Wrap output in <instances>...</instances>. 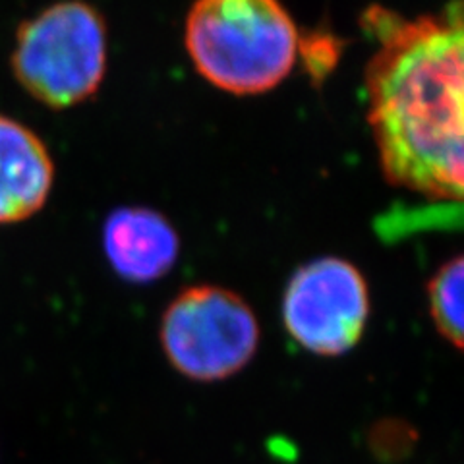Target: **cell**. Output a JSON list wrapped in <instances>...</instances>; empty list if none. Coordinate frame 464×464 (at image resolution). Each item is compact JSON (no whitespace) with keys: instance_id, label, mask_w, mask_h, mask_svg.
Wrapping results in <instances>:
<instances>
[{"instance_id":"cell-8","label":"cell","mask_w":464,"mask_h":464,"mask_svg":"<svg viewBox=\"0 0 464 464\" xmlns=\"http://www.w3.org/2000/svg\"><path fill=\"white\" fill-rule=\"evenodd\" d=\"M462 285L464 259L455 256L431 275L426 286L428 310L435 331L457 351H462L464 317H462Z\"/></svg>"},{"instance_id":"cell-3","label":"cell","mask_w":464,"mask_h":464,"mask_svg":"<svg viewBox=\"0 0 464 464\" xmlns=\"http://www.w3.org/2000/svg\"><path fill=\"white\" fill-rule=\"evenodd\" d=\"M109 64L107 22L85 0H61L20 24L10 54L22 90L54 111L90 101Z\"/></svg>"},{"instance_id":"cell-6","label":"cell","mask_w":464,"mask_h":464,"mask_svg":"<svg viewBox=\"0 0 464 464\" xmlns=\"http://www.w3.org/2000/svg\"><path fill=\"white\" fill-rule=\"evenodd\" d=\"M103 250L109 266L121 279L145 285L163 279L177 266L180 237L163 213L128 206L107 217Z\"/></svg>"},{"instance_id":"cell-4","label":"cell","mask_w":464,"mask_h":464,"mask_svg":"<svg viewBox=\"0 0 464 464\" xmlns=\"http://www.w3.org/2000/svg\"><path fill=\"white\" fill-rule=\"evenodd\" d=\"M170 366L199 383L223 382L254 360L261 331L252 306L219 285H194L174 296L159 329Z\"/></svg>"},{"instance_id":"cell-1","label":"cell","mask_w":464,"mask_h":464,"mask_svg":"<svg viewBox=\"0 0 464 464\" xmlns=\"http://www.w3.org/2000/svg\"><path fill=\"white\" fill-rule=\"evenodd\" d=\"M366 20L380 45L366 68V93L385 180L459 203L464 186L460 3L411 20L373 6Z\"/></svg>"},{"instance_id":"cell-5","label":"cell","mask_w":464,"mask_h":464,"mask_svg":"<svg viewBox=\"0 0 464 464\" xmlns=\"http://www.w3.org/2000/svg\"><path fill=\"white\" fill-rule=\"evenodd\" d=\"M372 312L368 281L353 261L325 256L300 266L283 295V324L296 344L335 358L362 341Z\"/></svg>"},{"instance_id":"cell-2","label":"cell","mask_w":464,"mask_h":464,"mask_svg":"<svg viewBox=\"0 0 464 464\" xmlns=\"http://www.w3.org/2000/svg\"><path fill=\"white\" fill-rule=\"evenodd\" d=\"M184 47L198 74L230 95H264L295 70L298 25L283 0H196Z\"/></svg>"},{"instance_id":"cell-9","label":"cell","mask_w":464,"mask_h":464,"mask_svg":"<svg viewBox=\"0 0 464 464\" xmlns=\"http://www.w3.org/2000/svg\"><path fill=\"white\" fill-rule=\"evenodd\" d=\"M418 440L416 430L402 420H383L370 433V447L383 460H401L409 455Z\"/></svg>"},{"instance_id":"cell-7","label":"cell","mask_w":464,"mask_h":464,"mask_svg":"<svg viewBox=\"0 0 464 464\" xmlns=\"http://www.w3.org/2000/svg\"><path fill=\"white\" fill-rule=\"evenodd\" d=\"M54 161L32 128L0 114V225L32 219L51 198Z\"/></svg>"}]
</instances>
